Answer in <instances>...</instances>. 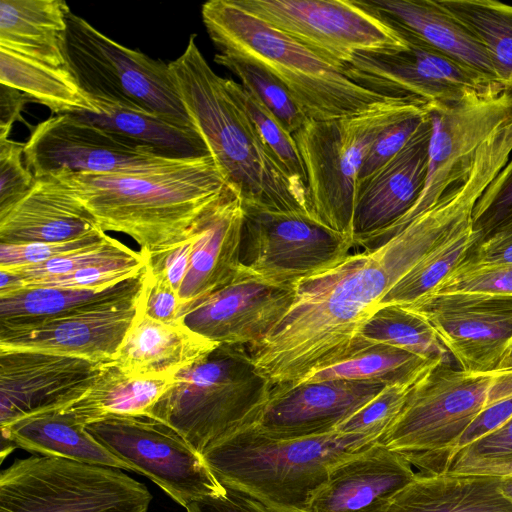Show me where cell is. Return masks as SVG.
Here are the masks:
<instances>
[{"instance_id": "cell-14", "label": "cell", "mask_w": 512, "mask_h": 512, "mask_svg": "<svg viewBox=\"0 0 512 512\" xmlns=\"http://www.w3.org/2000/svg\"><path fill=\"white\" fill-rule=\"evenodd\" d=\"M431 121L424 188L414 206L397 222L366 242H382L433 207L446 189L466 174L481 143L512 117V93L502 87L472 92L451 103H427Z\"/></svg>"}, {"instance_id": "cell-45", "label": "cell", "mask_w": 512, "mask_h": 512, "mask_svg": "<svg viewBox=\"0 0 512 512\" xmlns=\"http://www.w3.org/2000/svg\"><path fill=\"white\" fill-rule=\"evenodd\" d=\"M426 115L427 111L424 108L391 124L377 137L362 165L358 186L391 160L407 144L425 120Z\"/></svg>"}, {"instance_id": "cell-33", "label": "cell", "mask_w": 512, "mask_h": 512, "mask_svg": "<svg viewBox=\"0 0 512 512\" xmlns=\"http://www.w3.org/2000/svg\"><path fill=\"white\" fill-rule=\"evenodd\" d=\"M0 84L20 91L55 115L97 112L73 69L40 62L2 46Z\"/></svg>"}, {"instance_id": "cell-11", "label": "cell", "mask_w": 512, "mask_h": 512, "mask_svg": "<svg viewBox=\"0 0 512 512\" xmlns=\"http://www.w3.org/2000/svg\"><path fill=\"white\" fill-rule=\"evenodd\" d=\"M342 70L359 54L408 50L401 33L357 0H232Z\"/></svg>"}, {"instance_id": "cell-5", "label": "cell", "mask_w": 512, "mask_h": 512, "mask_svg": "<svg viewBox=\"0 0 512 512\" xmlns=\"http://www.w3.org/2000/svg\"><path fill=\"white\" fill-rule=\"evenodd\" d=\"M201 16L218 53L247 60L271 73L311 120L362 113L391 99L356 84L312 50L232 0L205 2Z\"/></svg>"}, {"instance_id": "cell-22", "label": "cell", "mask_w": 512, "mask_h": 512, "mask_svg": "<svg viewBox=\"0 0 512 512\" xmlns=\"http://www.w3.org/2000/svg\"><path fill=\"white\" fill-rule=\"evenodd\" d=\"M416 474L404 457L377 441L329 469L307 512H386Z\"/></svg>"}, {"instance_id": "cell-40", "label": "cell", "mask_w": 512, "mask_h": 512, "mask_svg": "<svg viewBox=\"0 0 512 512\" xmlns=\"http://www.w3.org/2000/svg\"><path fill=\"white\" fill-rule=\"evenodd\" d=\"M226 82L229 91L248 115L262 141L285 172L295 182L307 187L305 167L293 134L239 82L232 79H226Z\"/></svg>"}, {"instance_id": "cell-35", "label": "cell", "mask_w": 512, "mask_h": 512, "mask_svg": "<svg viewBox=\"0 0 512 512\" xmlns=\"http://www.w3.org/2000/svg\"><path fill=\"white\" fill-rule=\"evenodd\" d=\"M438 363L441 362L397 347L376 344L365 346L348 358L304 377L298 383L340 379L373 381L384 385L413 384Z\"/></svg>"}, {"instance_id": "cell-8", "label": "cell", "mask_w": 512, "mask_h": 512, "mask_svg": "<svg viewBox=\"0 0 512 512\" xmlns=\"http://www.w3.org/2000/svg\"><path fill=\"white\" fill-rule=\"evenodd\" d=\"M426 104L413 98H391L362 113L324 121L309 119L293 134L315 221L354 241L358 178L370 148L388 126L423 110Z\"/></svg>"}, {"instance_id": "cell-2", "label": "cell", "mask_w": 512, "mask_h": 512, "mask_svg": "<svg viewBox=\"0 0 512 512\" xmlns=\"http://www.w3.org/2000/svg\"><path fill=\"white\" fill-rule=\"evenodd\" d=\"M51 174V173H50ZM103 231L124 233L152 253L189 237L228 183L209 155L141 173L53 172Z\"/></svg>"}, {"instance_id": "cell-4", "label": "cell", "mask_w": 512, "mask_h": 512, "mask_svg": "<svg viewBox=\"0 0 512 512\" xmlns=\"http://www.w3.org/2000/svg\"><path fill=\"white\" fill-rule=\"evenodd\" d=\"M377 441L371 435L337 431L274 439L251 424L210 445L202 456L223 486L274 512H307L329 469Z\"/></svg>"}, {"instance_id": "cell-28", "label": "cell", "mask_w": 512, "mask_h": 512, "mask_svg": "<svg viewBox=\"0 0 512 512\" xmlns=\"http://www.w3.org/2000/svg\"><path fill=\"white\" fill-rule=\"evenodd\" d=\"M145 277L144 269L135 277L100 289L22 288L0 296V329L29 328L50 319L136 300Z\"/></svg>"}, {"instance_id": "cell-26", "label": "cell", "mask_w": 512, "mask_h": 512, "mask_svg": "<svg viewBox=\"0 0 512 512\" xmlns=\"http://www.w3.org/2000/svg\"><path fill=\"white\" fill-rule=\"evenodd\" d=\"M219 345L182 322L166 324L136 313L113 363L132 376L171 378Z\"/></svg>"}, {"instance_id": "cell-12", "label": "cell", "mask_w": 512, "mask_h": 512, "mask_svg": "<svg viewBox=\"0 0 512 512\" xmlns=\"http://www.w3.org/2000/svg\"><path fill=\"white\" fill-rule=\"evenodd\" d=\"M354 245L306 214L244 205L240 270L262 281L295 284L335 266Z\"/></svg>"}, {"instance_id": "cell-32", "label": "cell", "mask_w": 512, "mask_h": 512, "mask_svg": "<svg viewBox=\"0 0 512 512\" xmlns=\"http://www.w3.org/2000/svg\"><path fill=\"white\" fill-rule=\"evenodd\" d=\"M95 113L73 114L151 148L172 159L207 155L208 151L195 130L184 128L153 112L121 105L90 95Z\"/></svg>"}, {"instance_id": "cell-24", "label": "cell", "mask_w": 512, "mask_h": 512, "mask_svg": "<svg viewBox=\"0 0 512 512\" xmlns=\"http://www.w3.org/2000/svg\"><path fill=\"white\" fill-rule=\"evenodd\" d=\"M431 131L427 113L407 144L358 186L353 221L355 245L389 228L414 206L426 180Z\"/></svg>"}, {"instance_id": "cell-6", "label": "cell", "mask_w": 512, "mask_h": 512, "mask_svg": "<svg viewBox=\"0 0 512 512\" xmlns=\"http://www.w3.org/2000/svg\"><path fill=\"white\" fill-rule=\"evenodd\" d=\"M512 398V366L468 372L441 362L410 390L380 442L423 474L446 472L456 443L486 408Z\"/></svg>"}, {"instance_id": "cell-34", "label": "cell", "mask_w": 512, "mask_h": 512, "mask_svg": "<svg viewBox=\"0 0 512 512\" xmlns=\"http://www.w3.org/2000/svg\"><path fill=\"white\" fill-rule=\"evenodd\" d=\"M174 378L132 376L111 362L84 395L59 410L84 427L109 417L147 416Z\"/></svg>"}, {"instance_id": "cell-21", "label": "cell", "mask_w": 512, "mask_h": 512, "mask_svg": "<svg viewBox=\"0 0 512 512\" xmlns=\"http://www.w3.org/2000/svg\"><path fill=\"white\" fill-rule=\"evenodd\" d=\"M138 299L50 319L29 328L0 329V349L113 362L135 319Z\"/></svg>"}, {"instance_id": "cell-7", "label": "cell", "mask_w": 512, "mask_h": 512, "mask_svg": "<svg viewBox=\"0 0 512 512\" xmlns=\"http://www.w3.org/2000/svg\"><path fill=\"white\" fill-rule=\"evenodd\" d=\"M271 389L247 346L220 344L180 371L147 416L174 428L202 454L220 439L254 424Z\"/></svg>"}, {"instance_id": "cell-38", "label": "cell", "mask_w": 512, "mask_h": 512, "mask_svg": "<svg viewBox=\"0 0 512 512\" xmlns=\"http://www.w3.org/2000/svg\"><path fill=\"white\" fill-rule=\"evenodd\" d=\"M480 239L471 226L438 246L389 290L378 308L408 305L434 290Z\"/></svg>"}, {"instance_id": "cell-19", "label": "cell", "mask_w": 512, "mask_h": 512, "mask_svg": "<svg viewBox=\"0 0 512 512\" xmlns=\"http://www.w3.org/2000/svg\"><path fill=\"white\" fill-rule=\"evenodd\" d=\"M295 284H272L239 269L236 277L187 313L182 323L218 344L253 346L292 306Z\"/></svg>"}, {"instance_id": "cell-53", "label": "cell", "mask_w": 512, "mask_h": 512, "mask_svg": "<svg viewBox=\"0 0 512 512\" xmlns=\"http://www.w3.org/2000/svg\"><path fill=\"white\" fill-rule=\"evenodd\" d=\"M510 454H512V419L494 433L462 450L454 460L493 458Z\"/></svg>"}, {"instance_id": "cell-48", "label": "cell", "mask_w": 512, "mask_h": 512, "mask_svg": "<svg viewBox=\"0 0 512 512\" xmlns=\"http://www.w3.org/2000/svg\"><path fill=\"white\" fill-rule=\"evenodd\" d=\"M146 277L137 303V313L152 320L180 323V298L177 291L162 277L151 274L145 267Z\"/></svg>"}, {"instance_id": "cell-39", "label": "cell", "mask_w": 512, "mask_h": 512, "mask_svg": "<svg viewBox=\"0 0 512 512\" xmlns=\"http://www.w3.org/2000/svg\"><path fill=\"white\" fill-rule=\"evenodd\" d=\"M214 61L232 72L240 84L270 110L291 134L309 120L285 86L262 67L221 53L215 55Z\"/></svg>"}, {"instance_id": "cell-47", "label": "cell", "mask_w": 512, "mask_h": 512, "mask_svg": "<svg viewBox=\"0 0 512 512\" xmlns=\"http://www.w3.org/2000/svg\"><path fill=\"white\" fill-rule=\"evenodd\" d=\"M509 266H512V221L482 237L453 271L488 270Z\"/></svg>"}, {"instance_id": "cell-30", "label": "cell", "mask_w": 512, "mask_h": 512, "mask_svg": "<svg viewBox=\"0 0 512 512\" xmlns=\"http://www.w3.org/2000/svg\"><path fill=\"white\" fill-rule=\"evenodd\" d=\"M499 480L485 475L417 473L393 497L386 512H512Z\"/></svg>"}, {"instance_id": "cell-13", "label": "cell", "mask_w": 512, "mask_h": 512, "mask_svg": "<svg viewBox=\"0 0 512 512\" xmlns=\"http://www.w3.org/2000/svg\"><path fill=\"white\" fill-rule=\"evenodd\" d=\"M85 428L132 471L148 477L184 508L194 500L226 490L202 454L160 420L145 415L115 416Z\"/></svg>"}, {"instance_id": "cell-1", "label": "cell", "mask_w": 512, "mask_h": 512, "mask_svg": "<svg viewBox=\"0 0 512 512\" xmlns=\"http://www.w3.org/2000/svg\"><path fill=\"white\" fill-rule=\"evenodd\" d=\"M473 205L457 190L388 239L295 283L283 318L248 347L270 385H294L351 356L363 323L389 290L438 246L471 227Z\"/></svg>"}, {"instance_id": "cell-46", "label": "cell", "mask_w": 512, "mask_h": 512, "mask_svg": "<svg viewBox=\"0 0 512 512\" xmlns=\"http://www.w3.org/2000/svg\"><path fill=\"white\" fill-rule=\"evenodd\" d=\"M22 156L24 143L0 139V211L23 198L36 182L37 178L24 165Z\"/></svg>"}, {"instance_id": "cell-41", "label": "cell", "mask_w": 512, "mask_h": 512, "mask_svg": "<svg viewBox=\"0 0 512 512\" xmlns=\"http://www.w3.org/2000/svg\"><path fill=\"white\" fill-rule=\"evenodd\" d=\"M134 252L117 239L108 236L105 241L99 244L72 251L41 264L3 270L14 273L19 283L21 281L66 275L95 264L106 263L131 255Z\"/></svg>"}, {"instance_id": "cell-55", "label": "cell", "mask_w": 512, "mask_h": 512, "mask_svg": "<svg viewBox=\"0 0 512 512\" xmlns=\"http://www.w3.org/2000/svg\"><path fill=\"white\" fill-rule=\"evenodd\" d=\"M28 101L20 91L0 84V139L9 138L14 123L22 119L21 112Z\"/></svg>"}, {"instance_id": "cell-42", "label": "cell", "mask_w": 512, "mask_h": 512, "mask_svg": "<svg viewBox=\"0 0 512 512\" xmlns=\"http://www.w3.org/2000/svg\"><path fill=\"white\" fill-rule=\"evenodd\" d=\"M415 383L386 385L371 401L338 425L335 431L371 435L379 440L403 409Z\"/></svg>"}, {"instance_id": "cell-27", "label": "cell", "mask_w": 512, "mask_h": 512, "mask_svg": "<svg viewBox=\"0 0 512 512\" xmlns=\"http://www.w3.org/2000/svg\"><path fill=\"white\" fill-rule=\"evenodd\" d=\"M361 3L392 26L499 84L485 48L438 0H369Z\"/></svg>"}, {"instance_id": "cell-31", "label": "cell", "mask_w": 512, "mask_h": 512, "mask_svg": "<svg viewBox=\"0 0 512 512\" xmlns=\"http://www.w3.org/2000/svg\"><path fill=\"white\" fill-rule=\"evenodd\" d=\"M19 447L43 456L131 470L97 442L70 414L45 411L1 428V448Z\"/></svg>"}, {"instance_id": "cell-54", "label": "cell", "mask_w": 512, "mask_h": 512, "mask_svg": "<svg viewBox=\"0 0 512 512\" xmlns=\"http://www.w3.org/2000/svg\"><path fill=\"white\" fill-rule=\"evenodd\" d=\"M446 472L498 478L512 477V454L493 458L455 459Z\"/></svg>"}, {"instance_id": "cell-49", "label": "cell", "mask_w": 512, "mask_h": 512, "mask_svg": "<svg viewBox=\"0 0 512 512\" xmlns=\"http://www.w3.org/2000/svg\"><path fill=\"white\" fill-rule=\"evenodd\" d=\"M455 291L512 294V266L488 270L453 271L431 292ZM506 366H512V354Z\"/></svg>"}, {"instance_id": "cell-20", "label": "cell", "mask_w": 512, "mask_h": 512, "mask_svg": "<svg viewBox=\"0 0 512 512\" xmlns=\"http://www.w3.org/2000/svg\"><path fill=\"white\" fill-rule=\"evenodd\" d=\"M385 386L340 379L273 386L254 427L274 439L329 434Z\"/></svg>"}, {"instance_id": "cell-36", "label": "cell", "mask_w": 512, "mask_h": 512, "mask_svg": "<svg viewBox=\"0 0 512 512\" xmlns=\"http://www.w3.org/2000/svg\"><path fill=\"white\" fill-rule=\"evenodd\" d=\"M485 48L500 86L512 93V6L494 0H438Z\"/></svg>"}, {"instance_id": "cell-23", "label": "cell", "mask_w": 512, "mask_h": 512, "mask_svg": "<svg viewBox=\"0 0 512 512\" xmlns=\"http://www.w3.org/2000/svg\"><path fill=\"white\" fill-rule=\"evenodd\" d=\"M243 199L227 185L194 225L196 241L188 273L179 290L180 320L230 283L240 269Z\"/></svg>"}, {"instance_id": "cell-15", "label": "cell", "mask_w": 512, "mask_h": 512, "mask_svg": "<svg viewBox=\"0 0 512 512\" xmlns=\"http://www.w3.org/2000/svg\"><path fill=\"white\" fill-rule=\"evenodd\" d=\"M423 317L460 369L506 367L512 354V294L430 292L400 305Z\"/></svg>"}, {"instance_id": "cell-3", "label": "cell", "mask_w": 512, "mask_h": 512, "mask_svg": "<svg viewBox=\"0 0 512 512\" xmlns=\"http://www.w3.org/2000/svg\"><path fill=\"white\" fill-rule=\"evenodd\" d=\"M168 63L196 132L243 204L312 218L308 188L295 182L266 147L229 91L226 78L204 58L195 35L184 52Z\"/></svg>"}, {"instance_id": "cell-18", "label": "cell", "mask_w": 512, "mask_h": 512, "mask_svg": "<svg viewBox=\"0 0 512 512\" xmlns=\"http://www.w3.org/2000/svg\"><path fill=\"white\" fill-rule=\"evenodd\" d=\"M109 363L0 349V428L67 406L91 388Z\"/></svg>"}, {"instance_id": "cell-10", "label": "cell", "mask_w": 512, "mask_h": 512, "mask_svg": "<svg viewBox=\"0 0 512 512\" xmlns=\"http://www.w3.org/2000/svg\"><path fill=\"white\" fill-rule=\"evenodd\" d=\"M67 43L72 68L88 94L156 113L195 130L169 63L123 46L73 12Z\"/></svg>"}, {"instance_id": "cell-16", "label": "cell", "mask_w": 512, "mask_h": 512, "mask_svg": "<svg viewBox=\"0 0 512 512\" xmlns=\"http://www.w3.org/2000/svg\"><path fill=\"white\" fill-rule=\"evenodd\" d=\"M26 166L36 178L60 171L141 173L174 163L78 115H54L38 123L24 143Z\"/></svg>"}, {"instance_id": "cell-37", "label": "cell", "mask_w": 512, "mask_h": 512, "mask_svg": "<svg viewBox=\"0 0 512 512\" xmlns=\"http://www.w3.org/2000/svg\"><path fill=\"white\" fill-rule=\"evenodd\" d=\"M385 344L426 359L452 363L431 325L420 315L400 305L378 308L361 326L355 351L369 345Z\"/></svg>"}, {"instance_id": "cell-17", "label": "cell", "mask_w": 512, "mask_h": 512, "mask_svg": "<svg viewBox=\"0 0 512 512\" xmlns=\"http://www.w3.org/2000/svg\"><path fill=\"white\" fill-rule=\"evenodd\" d=\"M396 29L406 39L408 50L392 54H359L341 70L343 74L382 96L413 98L426 103L456 102L472 92L501 87L412 34Z\"/></svg>"}, {"instance_id": "cell-29", "label": "cell", "mask_w": 512, "mask_h": 512, "mask_svg": "<svg viewBox=\"0 0 512 512\" xmlns=\"http://www.w3.org/2000/svg\"><path fill=\"white\" fill-rule=\"evenodd\" d=\"M71 12L63 0H1L0 46L40 62L73 69L67 43Z\"/></svg>"}, {"instance_id": "cell-50", "label": "cell", "mask_w": 512, "mask_h": 512, "mask_svg": "<svg viewBox=\"0 0 512 512\" xmlns=\"http://www.w3.org/2000/svg\"><path fill=\"white\" fill-rule=\"evenodd\" d=\"M195 241L196 234L192 229L188 238L174 246L152 253L141 252L146 259V269L165 279L179 294L189 270Z\"/></svg>"}, {"instance_id": "cell-44", "label": "cell", "mask_w": 512, "mask_h": 512, "mask_svg": "<svg viewBox=\"0 0 512 512\" xmlns=\"http://www.w3.org/2000/svg\"><path fill=\"white\" fill-rule=\"evenodd\" d=\"M108 236L102 229H97L82 237L63 242L0 244V269H15L41 264L72 251L99 244Z\"/></svg>"}, {"instance_id": "cell-51", "label": "cell", "mask_w": 512, "mask_h": 512, "mask_svg": "<svg viewBox=\"0 0 512 512\" xmlns=\"http://www.w3.org/2000/svg\"><path fill=\"white\" fill-rule=\"evenodd\" d=\"M510 419H512V398L483 410L458 439L454 458L468 446L503 427Z\"/></svg>"}, {"instance_id": "cell-56", "label": "cell", "mask_w": 512, "mask_h": 512, "mask_svg": "<svg viewBox=\"0 0 512 512\" xmlns=\"http://www.w3.org/2000/svg\"><path fill=\"white\" fill-rule=\"evenodd\" d=\"M499 488L504 496L512 503V477L499 478Z\"/></svg>"}, {"instance_id": "cell-25", "label": "cell", "mask_w": 512, "mask_h": 512, "mask_svg": "<svg viewBox=\"0 0 512 512\" xmlns=\"http://www.w3.org/2000/svg\"><path fill=\"white\" fill-rule=\"evenodd\" d=\"M101 229L94 217L54 174L36 179L32 189L0 211V244L63 242Z\"/></svg>"}, {"instance_id": "cell-52", "label": "cell", "mask_w": 512, "mask_h": 512, "mask_svg": "<svg viewBox=\"0 0 512 512\" xmlns=\"http://www.w3.org/2000/svg\"><path fill=\"white\" fill-rule=\"evenodd\" d=\"M199 498L189 503L187 512H274L256 499L234 489Z\"/></svg>"}, {"instance_id": "cell-43", "label": "cell", "mask_w": 512, "mask_h": 512, "mask_svg": "<svg viewBox=\"0 0 512 512\" xmlns=\"http://www.w3.org/2000/svg\"><path fill=\"white\" fill-rule=\"evenodd\" d=\"M512 221V159L491 181L476 202L472 228L482 237Z\"/></svg>"}, {"instance_id": "cell-9", "label": "cell", "mask_w": 512, "mask_h": 512, "mask_svg": "<svg viewBox=\"0 0 512 512\" xmlns=\"http://www.w3.org/2000/svg\"><path fill=\"white\" fill-rule=\"evenodd\" d=\"M152 499L121 469L61 457L16 459L0 473V512H148Z\"/></svg>"}]
</instances>
